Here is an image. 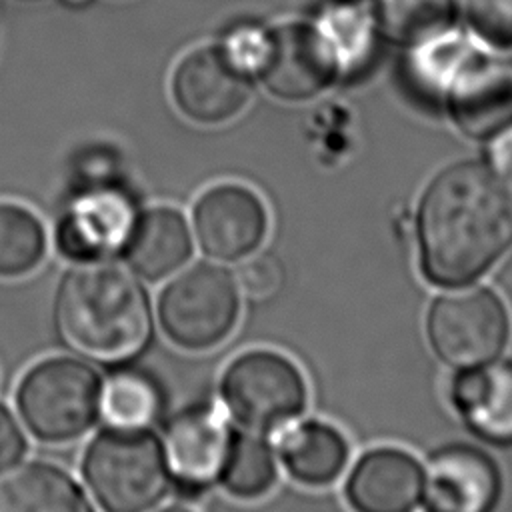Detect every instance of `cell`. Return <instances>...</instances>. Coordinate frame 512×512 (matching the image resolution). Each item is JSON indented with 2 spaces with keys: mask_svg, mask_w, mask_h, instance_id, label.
<instances>
[{
  "mask_svg": "<svg viewBox=\"0 0 512 512\" xmlns=\"http://www.w3.org/2000/svg\"><path fill=\"white\" fill-rule=\"evenodd\" d=\"M374 20L388 40L414 48L452 30L454 0H376Z\"/></svg>",
  "mask_w": 512,
  "mask_h": 512,
  "instance_id": "cell-21",
  "label": "cell"
},
{
  "mask_svg": "<svg viewBox=\"0 0 512 512\" xmlns=\"http://www.w3.org/2000/svg\"><path fill=\"white\" fill-rule=\"evenodd\" d=\"M444 96L456 126L470 138H494L512 126V68L482 52L454 74Z\"/></svg>",
  "mask_w": 512,
  "mask_h": 512,
  "instance_id": "cell-14",
  "label": "cell"
},
{
  "mask_svg": "<svg viewBox=\"0 0 512 512\" xmlns=\"http://www.w3.org/2000/svg\"><path fill=\"white\" fill-rule=\"evenodd\" d=\"M192 252V238L184 216L168 206H158L136 216L122 250L134 274L160 280L176 272Z\"/></svg>",
  "mask_w": 512,
  "mask_h": 512,
  "instance_id": "cell-17",
  "label": "cell"
},
{
  "mask_svg": "<svg viewBox=\"0 0 512 512\" xmlns=\"http://www.w3.org/2000/svg\"><path fill=\"white\" fill-rule=\"evenodd\" d=\"M162 396L152 378L136 370L110 374L100 392V412L108 426L140 430L160 414Z\"/></svg>",
  "mask_w": 512,
  "mask_h": 512,
  "instance_id": "cell-22",
  "label": "cell"
},
{
  "mask_svg": "<svg viewBox=\"0 0 512 512\" xmlns=\"http://www.w3.org/2000/svg\"><path fill=\"white\" fill-rule=\"evenodd\" d=\"M26 450L24 434L14 416L0 404V472L14 466Z\"/></svg>",
  "mask_w": 512,
  "mask_h": 512,
  "instance_id": "cell-29",
  "label": "cell"
},
{
  "mask_svg": "<svg viewBox=\"0 0 512 512\" xmlns=\"http://www.w3.org/2000/svg\"><path fill=\"white\" fill-rule=\"evenodd\" d=\"M278 458L296 482L328 486L348 466L350 444L336 426L322 420H304L282 432Z\"/></svg>",
  "mask_w": 512,
  "mask_h": 512,
  "instance_id": "cell-18",
  "label": "cell"
},
{
  "mask_svg": "<svg viewBox=\"0 0 512 512\" xmlns=\"http://www.w3.org/2000/svg\"><path fill=\"white\" fill-rule=\"evenodd\" d=\"M472 30L488 44L512 50V0H460Z\"/></svg>",
  "mask_w": 512,
  "mask_h": 512,
  "instance_id": "cell-26",
  "label": "cell"
},
{
  "mask_svg": "<svg viewBox=\"0 0 512 512\" xmlns=\"http://www.w3.org/2000/svg\"><path fill=\"white\" fill-rule=\"evenodd\" d=\"M82 472L106 512H148L168 488L162 444L146 428H108L84 452Z\"/></svg>",
  "mask_w": 512,
  "mask_h": 512,
  "instance_id": "cell-3",
  "label": "cell"
},
{
  "mask_svg": "<svg viewBox=\"0 0 512 512\" xmlns=\"http://www.w3.org/2000/svg\"><path fill=\"white\" fill-rule=\"evenodd\" d=\"M160 512H190V510H186V508H182V506H168V508H164V510H160Z\"/></svg>",
  "mask_w": 512,
  "mask_h": 512,
  "instance_id": "cell-31",
  "label": "cell"
},
{
  "mask_svg": "<svg viewBox=\"0 0 512 512\" xmlns=\"http://www.w3.org/2000/svg\"><path fill=\"white\" fill-rule=\"evenodd\" d=\"M338 60L318 26L282 24L266 32V48L258 74L270 94L282 100H306L326 90Z\"/></svg>",
  "mask_w": 512,
  "mask_h": 512,
  "instance_id": "cell-9",
  "label": "cell"
},
{
  "mask_svg": "<svg viewBox=\"0 0 512 512\" xmlns=\"http://www.w3.org/2000/svg\"><path fill=\"white\" fill-rule=\"evenodd\" d=\"M414 232L430 284L476 282L512 248V176L478 160L444 168L420 196Z\"/></svg>",
  "mask_w": 512,
  "mask_h": 512,
  "instance_id": "cell-1",
  "label": "cell"
},
{
  "mask_svg": "<svg viewBox=\"0 0 512 512\" xmlns=\"http://www.w3.org/2000/svg\"><path fill=\"white\" fill-rule=\"evenodd\" d=\"M238 282L216 264L198 262L178 272L158 296V322L180 348L208 350L236 326Z\"/></svg>",
  "mask_w": 512,
  "mask_h": 512,
  "instance_id": "cell-5",
  "label": "cell"
},
{
  "mask_svg": "<svg viewBox=\"0 0 512 512\" xmlns=\"http://www.w3.org/2000/svg\"><path fill=\"white\" fill-rule=\"evenodd\" d=\"M248 72L222 48H198L184 56L172 76V96L184 116L198 124L234 118L250 100Z\"/></svg>",
  "mask_w": 512,
  "mask_h": 512,
  "instance_id": "cell-11",
  "label": "cell"
},
{
  "mask_svg": "<svg viewBox=\"0 0 512 512\" xmlns=\"http://www.w3.org/2000/svg\"><path fill=\"white\" fill-rule=\"evenodd\" d=\"M0 512H94L82 488L60 468L26 462L0 472Z\"/></svg>",
  "mask_w": 512,
  "mask_h": 512,
  "instance_id": "cell-19",
  "label": "cell"
},
{
  "mask_svg": "<svg viewBox=\"0 0 512 512\" xmlns=\"http://www.w3.org/2000/svg\"><path fill=\"white\" fill-rule=\"evenodd\" d=\"M220 394L228 412L252 432L282 428L306 408L308 388L300 368L272 350H250L226 368Z\"/></svg>",
  "mask_w": 512,
  "mask_h": 512,
  "instance_id": "cell-7",
  "label": "cell"
},
{
  "mask_svg": "<svg viewBox=\"0 0 512 512\" xmlns=\"http://www.w3.org/2000/svg\"><path fill=\"white\" fill-rule=\"evenodd\" d=\"M282 264L274 254H258L248 258L238 272V286L254 298L274 294L282 284Z\"/></svg>",
  "mask_w": 512,
  "mask_h": 512,
  "instance_id": "cell-27",
  "label": "cell"
},
{
  "mask_svg": "<svg viewBox=\"0 0 512 512\" xmlns=\"http://www.w3.org/2000/svg\"><path fill=\"white\" fill-rule=\"evenodd\" d=\"M200 248L224 262L250 256L268 232V212L256 192L238 184L206 190L194 206Z\"/></svg>",
  "mask_w": 512,
  "mask_h": 512,
  "instance_id": "cell-12",
  "label": "cell"
},
{
  "mask_svg": "<svg viewBox=\"0 0 512 512\" xmlns=\"http://www.w3.org/2000/svg\"><path fill=\"white\" fill-rule=\"evenodd\" d=\"M478 52L464 36L448 30L414 46L410 54V76L426 94L444 96L454 74Z\"/></svg>",
  "mask_w": 512,
  "mask_h": 512,
  "instance_id": "cell-25",
  "label": "cell"
},
{
  "mask_svg": "<svg viewBox=\"0 0 512 512\" xmlns=\"http://www.w3.org/2000/svg\"><path fill=\"white\" fill-rule=\"evenodd\" d=\"M492 164L512 176V130L498 134V140L492 146Z\"/></svg>",
  "mask_w": 512,
  "mask_h": 512,
  "instance_id": "cell-30",
  "label": "cell"
},
{
  "mask_svg": "<svg viewBox=\"0 0 512 512\" xmlns=\"http://www.w3.org/2000/svg\"><path fill=\"white\" fill-rule=\"evenodd\" d=\"M62 2H66L68 6H82V4H86L90 0H62Z\"/></svg>",
  "mask_w": 512,
  "mask_h": 512,
  "instance_id": "cell-32",
  "label": "cell"
},
{
  "mask_svg": "<svg viewBox=\"0 0 512 512\" xmlns=\"http://www.w3.org/2000/svg\"><path fill=\"white\" fill-rule=\"evenodd\" d=\"M102 382L96 370L76 358H46L20 380L16 406L26 428L44 442L82 436L100 412Z\"/></svg>",
  "mask_w": 512,
  "mask_h": 512,
  "instance_id": "cell-4",
  "label": "cell"
},
{
  "mask_svg": "<svg viewBox=\"0 0 512 512\" xmlns=\"http://www.w3.org/2000/svg\"><path fill=\"white\" fill-rule=\"evenodd\" d=\"M266 48V32L254 28V26H242L236 32L230 34L224 50L236 60L238 66H242L248 74L254 70L258 72V66L262 62Z\"/></svg>",
  "mask_w": 512,
  "mask_h": 512,
  "instance_id": "cell-28",
  "label": "cell"
},
{
  "mask_svg": "<svg viewBox=\"0 0 512 512\" xmlns=\"http://www.w3.org/2000/svg\"><path fill=\"white\" fill-rule=\"evenodd\" d=\"M344 494L352 512H414L422 494V466L402 448H370L350 468Z\"/></svg>",
  "mask_w": 512,
  "mask_h": 512,
  "instance_id": "cell-15",
  "label": "cell"
},
{
  "mask_svg": "<svg viewBox=\"0 0 512 512\" xmlns=\"http://www.w3.org/2000/svg\"><path fill=\"white\" fill-rule=\"evenodd\" d=\"M62 338L98 362L136 356L150 336V304L144 286L118 264L78 262L56 296Z\"/></svg>",
  "mask_w": 512,
  "mask_h": 512,
  "instance_id": "cell-2",
  "label": "cell"
},
{
  "mask_svg": "<svg viewBox=\"0 0 512 512\" xmlns=\"http://www.w3.org/2000/svg\"><path fill=\"white\" fill-rule=\"evenodd\" d=\"M276 456L260 432H232L220 484L242 500H254L272 490L276 482Z\"/></svg>",
  "mask_w": 512,
  "mask_h": 512,
  "instance_id": "cell-20",
  "label": "cell"
},
{
  "mask_svg": "<svg viewBox=\"0 0 512 512\" xmlns=\"http://www.w3.org/2000/svg\"><path fill=\"white\" fill-rule=\"evenodd\" d=\"M46 252L40 220L18 204L0 202V276L14 278L34 270Z\"/></svg>",
  "mask_w": 512,
  "mask_h": 512,
  "instance_id": "cell-24",
  "label": "cell"
},
{
  "mask_svg": "<svg viewBox=\"0 0 512 512\" xmlns=\"http://www.w3.org/2000/svg\"><path fill=\"white\" fill-rule=\"evenodd\" d=\"M230 440L232 430L218 406L198 404L168 422L162 452L180 496L202 494L218 480Z\"/></svg>",
  "mask_w": 512,
  "mask_h": 512,
  "instance_id": "cell-10",
  "label": "cell"
},
{
  "mask_svg": "<svg viewBox=\"0 0 512 512\" xmlns=\"http://www.w3.org/2000/svg\"><path fill=\"white\" fill-rule=\"evenodd\" d=\"M136 222L132 202L116 190H92L72 202L56 226V248L74 262L122 254Z\"/></svg>",
  "mask_w": 512,
  "mask_h": 512,
  "instance_id": "cell-13",
  "label": "cell"
},
{
  "mask_svg": "<svg viewBox=\"0 0 512 512\" xmlns=\"http://www.w3.org/2000/svg\"><path fill=\"white\" fill-rule=\"evenodd\" d=\"M510 312L486 286L446 292L426 312V340L436 358L456 370L492 362L510 340Z\"/></svg>",
  "mask_w": 512,
  "mask_h": 512,
  "instance_id": "cell-6",
  "label": "cell"
},
{
  "mask_svg": "<svg viewBox=\"0 0 512 512\" xmlns=\"http://www.w3.org/2000/svg\"><path fill=\"white\" fill-rule=\"evenodd\" d=\"M500 496L502 472L478 446H440L422 468L424 512H494Z\"/></svg>",
  "mask_w": 512,
  "mask_h": 512,
  "instance_id": "cell-8",
  "label": "cell"
},
{
  "mask_svg": "<svg viewBox=\"0 0 512 512\" xmlns=\"http://www.w3.org/2000/svg\"><path fill=\"white\" fill-rule=\"evenodd\" d=\"M320 32L332 46L338 68L344 72H354L364 66V62L374 52L376 20L374 16L356 2L332 4L320 18Z\"/></svg>",
  "mask_w": 512,
  "mask_h": 512,
  "instance_id": "cell-23",
  "label": "cell"
},
{
  "mask_svg": "<svg viewBox=\"0 0 512 512\" xmlns=\"http://www.w3.org/2000/svg\"><path fill=\"white\" fill-rule=\"evenodd\" d=\"M448 400L478 440L500 448L512 446V360L458 370Z\"/></svg>",
  "mask_w": 512,
  "mask_h": 512,
  "instance_id": "cell-16",
  "label": "cell"
}]
</instances>
